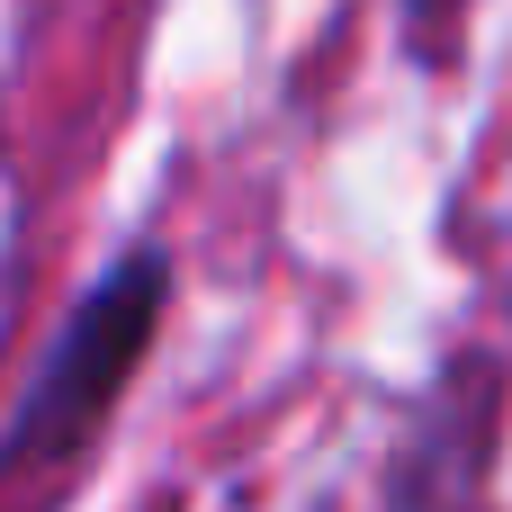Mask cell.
I'll list each match as a JSON object with an SVG mask.
<instances>
[{
	"instance_id": "1",
	"label": "cell",
	"mask_w": 512,
	"mask_h": 512,
	"mask_svg": "<svg viewBox=\"0 0 512 512\" xmlns=\"http://www.w3.org/2000/svg\"><path fill=\"white\" fill-rule=\"evenodd\" d=\"M153 315H162V261L135 252V261H117L81 297L72 333L54 342V360H45V378H36V396H27L18 432H9V459H63V450H81L99 432V414L117 405L126 369L144 360Z\"/></svg>"
},
{
	"instance_id": "2",
	"label": "cell",
	"mask_w": 512,
	"mask_h": 512,
	"mask_svg": "<svg viewBox=\"0 0 512 512\" xmlns=\"http://www.w3.org/2000/svg\"><path fill=\"white\" fill-rule=\"evenodd\" d=\"M423 9H450V0H423Z\"/></svg>"
}]
</instances>
